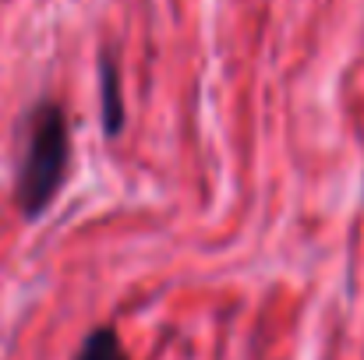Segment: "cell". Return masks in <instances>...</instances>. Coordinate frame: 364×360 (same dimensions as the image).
<instances>
[{
  "label": "cell",
  "instance_id": "6da1fadb",
  "mask_svg": "<svg viewBox=\"0 0 364 360\" xmlns=\"http://www.w3.org/2000/svg\"><path fill=\"white\" fill-rule=\"evenodd\" d=\"M71 166V124L57 99H39L21 127V152L14 173V202L21 216L39 219L60 195Z\"/></svg>",
  "mask_w": 364,
  "mask_h": 360
},
{
  "label": "cell",
  "instance_id": "7a4b0ae2",
  "mask_svg": "<svg viewBox=\"0 0 364 360\" xmlns=\"http://www.w3.org/2000/svg\"><path fill=\"white\" fill-rule=\"evenodd\" d=\"M100 92H103V127L110 138L124 131V85H121V64L110 50L100 53Z\"/></svg>",
  "mask_w": 364,
  "mask_h": 360
},
{
  "label": "cell",
  "instance_id": "3957f363",
  "mask_svg": "<svg viewBox=\"0 0 364 360\" xmlns=\"http://www.w3.org/2000/svg\"><path fill=\"white\" fill-rule=\"evenodd\" d=\"M71 360H131V357H127V350H124L117 329L100 325V329H92V332L82 339L78 354H75Z\"/></svg>",
  "mask_w": 364,
  "mask_h": 360
}]
</instances>
